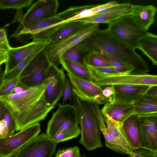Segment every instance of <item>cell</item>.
I'll list each match as a JSON object with an SVG mask.
<instances>
[{"label": "cell", "instance_id": "obj_35", "mask_svg": "<svg viewBox=\"0 0 157 157\" xmlns=\"http://www.w3.org/2000/svg\"><path fill=\"white\" fill-rule=\"evenodd\" d=\"M80 156L79 149L76 146L59 150L55 155V157H80Z\"/></svg>", "mask_w": 157, "mask_h": 157}, {"label": "cell", "instance_id": "obj_11", "mask_svg": "<svg viewBox=\"0 0 157 157\" xmlns=\"http://www.w3.org/2000/svg\"><path fill=\"white\" fill-rule=\"evenodd\" d=\"M72 86V90L82 100L99 105L105 104L113 100L105 97L101 87L92 82H88L75 77L67 73Z\"/></svg>", "mask_w": 157, "mask_h": 157}, {"label": "cell", "instance_id": "obj_27", "mask_svg": "<svg viewBox=\"0 0 157 157\" xmlns=\"http://www.w3.org/2000/svg\"><path fill=\"white\" fill-rule=\"evenodd\" d=\"M63 22V20L56 14L52 17L34 23L27 28L24 29L19 34L18 36H22L23 35H27L29 34L31 35L36 34L50 26Z\"/></svg>", "mask_w": 157, "mask_h": 157}, {"label": "cell", "instance_id": "obj_29", "mask_svg": "<svg viewBox=\"0 0 157 157\" xmlns=\"http://www.w3.org/2000/svg\"><path fill=\"white\" fill-rule=\"evenodd\" d=\"M95 53L122 75L130 74L134 70L133 68L131 66L120 62L106 54Z\"/></svg>", "mask_w": 157, "mask_h": 157}, {"label": "cell", "instance_id": "obj_36", "mask_svg": "<svg viewBox=\"0 0 157 157\" xmlns=\"http://www.w3.org/2000/svg\"><path fill=\"white\" fill-rule=\"evenodd\" d=\"M86 66L90 71L96 73L110 75H122L113 66L99 67Z\"/></svg>", "mask_w": 157, "mask_h": 157}, {"label": "cell", "instance_id": "obj_34", "mask_svg": "<svg viewBox=\"0 0 157 157\" xmlns=\"http://www.w3.org/2000/svg\"><path fill=\"white\" fill-rule=\"evenodd\" d=\"M19 76L10 80L3 82L0 87V98L13 93L15 88L19 82Z\"/></svg>", "mask_w": 157, "mask_h": 157}, {"label": "cell", "instance_id": "obj_47", "mask_svg": "<svg viewBox=\"0 0 157 157\" xmlns=\"http://www.w3.org/2000/svg\"><path fill=\"white\" fill-rule=\"evenodd\" d=\"M7 60L6 53L0 54V65L6 63Z\"/></svg>", "mask_w": 157, "mask_h": 157}, {"label": "cell", "instance_id": "obj_45", "mask_svg": "<svg viewBox=\"0 0 157 157\" xmlns=\"http://www.w3.org/2000/svg\"><path fill=\"white\" fill-rule=\"evenodd\" d=\"M6 108V107L4 103L0 99V120H1L3 115Z\"/></svg>", "mask_w": 157, "mask_h": 157}, {"label": "cell", "instance_id": "obj_16", "mask_svg": "<svg viewBox=\"0 0 157 157\" xmlns=\"http://www.w3.org/2000/svg\"><path fill=\"white\" fill-rule=\"evenodd\" d=\"M46 43L45 42L33 41L21 46L11 47L6 52L4 74L12 70L36 49Z\"/></svg>", "mask_w": 157, "mask_h": 157}, {"label": "cell", "instance_id": "obj_37", "mask_svg": "<svg viewBox=\"0 0 157 157\" xmlns=\"http://www.w3.org/2000/svg\"><path fill=\"white\" fill-rule=\"evenodd\" d=\"M128 157H157V152L143 148L133 150Z\"/></svg>", "mask_w": 157, "mask_h": 157}, {"label": "cell", "instance_id": "obj_42", "mask_svg": "<svg viewBox=\"0 0 157 157\" xmlns=\"http://www.w3.org/2000/svg\"><path fill=\"white\" fill-rule=\"evenodd\" d=\"M103 95L106 98L113 99L114 91L111 86H108L103 90Z\"/></svg>", "mask_w": 157, "mask_h": 157}, {"label": "cell", "instance_id": "obj_20", "mask_svg": "<svg viewBox=\"0 0 157 157\" xmlns=\"http://www.w3.org/2000/svg\"><path fill=\"white\" fill-rule=\"evenodd\" d=\"M103 119L116 142L128 153H131L132 150L126 137L123 127V123L110 118L108 115H103ZM128 154V155H129Z\"/></svg>", "mask_w": 157, "mask_h": 157}, {"label": "cell", "instance_id": "obj_1", "mask_svg": "<svg viewBox=\"0 0 157 157\" xmlns=\"http://www.w3.org/2000/svg\"><path fill=\"white\" fill-rule=\"evenodd\" d=\"M47 85L45 80L39 85L20 93L0 98L14 120L16 131L44 120L55 107L47 105L44 96Z\"/></svg>", "mask_w": 157, "mask_h": 157}, {"label": "cell", "instance_id": "obj_15", "mask_svg": "<svg viewBox=\"0 0 157 157\" xmlns=\"http://www.w3.org/2000/svg\"><path fill=\"white\" fill-rule=\"evenodd\" d=\"M113 100L132 103L145 94L152 86L147 85H115Z\"/></svg>", "mask_w": 157, "mask_h": 157}, {"label": "cell", "instance_id": "obj_21", "mask_svg": "<svg viewBox=\"0 0 157 157\" xmlns=\"http://www.w3.org/2000/svg\"><path fill=\"white\" fill-rule=\"evenodd\" d=\"M86 23L79 20L63 22L46 42L48 44L63 40L78 30Z\"/></svg>", "mask_w": 157, "mask_h": 157}, {"label": "cell", "instance_id": "obj_24", "mask_svg": "<svg viewBox=\"0 0 157 157\" xmlns=\"http://www.w3.org/2000/svg\"><path fill=\"white\" fill-rule=\"evenodd\" d=\"M131 8L108 13L97 14L85 18L78 20L86 23L110 24L124 16L131 15Z\"/></svg>", "mask_w": 157, "mask_h": 157}, {"label": "cell", "instance_id": "obj_40", "mask_svg": "<svg viewBox=\"0 0 157 157\" xmlns=\"http://www.w3.org/2000/svg\"><path fill=\"white\" fill-rule=\"evenodd\" d=\"M10 136L8 127L3 120H0V140Z\"/></svg>", "mask_w": 157, "mask_h": 157}, {"label": "cell", "instance_id": "obj_8", "mask_svg": "<svg viewBox=\"0 0 157 157\" xmlns=\"http://www.w3.org/2000/svg\"><path fill=\"white\" fill-rule=\"evenodd\" d=\"M59 5L57 0H39L34 3L22 17L18 28L11 37L17 38L24 29L37 21L55 16Z\"/></svg>", "mask_w": 157, "mask_h": 157}, {"label": "cell", "instance_id": "obj_3", "mask_svg": "<svg viewBox=\"0 0 157 157\" xmlns=\"http://www.w3.org/2000/svg\"><path fill=\"white\" fill-rule=\"evenodd\" d=\"M71 99L75 107L81 128L79 143L88 151L101 148L99 122L94 111L93 103L80 99L72 92Z\"/></svg>", "mask_w": 157, "mask_h": 157}, {"label": "cell", "instance_id": "obj_18", "mask_svg": "<svg viewBox=\"0 0 157 157\" xmlns=\"http://www.w3.org/2000/svg\"><path fill=\"white\" fill-rule=\"evenodd\" d=\"M157 10L152 5H132L131 15L140 28L147 31L154 23Z\"/></svg>", "mask_w": 157, "mask_h": 157}, {"label": "cell", "instance_id": "obj_28", "mask_svg": "<svg viewBox=\"0 0 157 157\" xmlns=\"http://www.w3.org/2000/svg\"><path fill=\"white\" fill-rule=\"evenodd\" d=\"M47 44L46 43L37 48L12 70L4 74L3 78V82H6L19 76L21 72L27 64L38 53L45 48Z\"/></svg>", "mask_w": 157, "mask_h": 157}, {"label": "cell", "instance_id": "obj_22", "mask_svg": "<svg viewBox=\"0 0 157 157\" xmlns=\"http://www.w3.org/2000/svg\"><path fill=\"white\" fill-rule=\"evenodd\" d=\"M137 48L150 59L153 65H157V36L148 33L139 40Z\"/></svg>", "mask_w": 157, "mask_h": 157}, {"label": "cell", "instance_id": "obj_14", "mask_svg": "<svg viewBox=\"0 0 157 157\" xmlns=\"http://www.w3.org/2000/svg\"><path fill=\"white\" fill-rule=\"evenodd\" d=\"M137 116L141 148L157 152V113Z\"/></svg>", "mask_w": 157, "mask_h": 157}, {"label": "cell", "instance_id": "obj_32", "mask_svg": "<svg viewBox=\"0 0 157 157\" xmlns=\"http://www.w3.org/2000/svg\"><path fill=\"white\" fill-rule=\"evenodd\" d=\"M33 1V0H0V8L21 9L29 6Z\"/></svg>", "mask_w": 157, "mask_h": 157}, {"label": "cell", "instance_id": "obj_38", "mask_svg": "<svg viewBox=\"0 0 157 157\" xmlns=\"http://www.w3.org/2000/svg\"><path fill=\"white\" fill-rule=\"evenodd\" d=\"M1 120H3L9 127L10 136L16 131V124L12 116L6 108Z\"/></svg>", "mask_w": 157, "mask_h": 157}, {"label": "cell", "instance_id": "obj_13", "mask_svg": "<svg viewBox=\"0 0 157 157\" xmlns=\"http://www.w3.org/2000/svg\"><path fill=\"white\" fill-rule=\"evenodd\" d=\"M57 144L42 133L28 142L13 157H52Z\"/></svg>", "mask_w": 157, "mask_h": 157}, {"label": "cell", "instance_id": "obj_10", "mask_svg": "<svg viewBox=\"0 0 157 157\" xmlns=\"http://www.w3.org/2000/svg\"><path fill=\"white\" fill-rule=\"evenodd\" d=\"M40 131V124L38 122L0 140V157H13L28 142L38 136Z\"/></svg>", "mask_w": 157, "mask_h": 157}, {"label": "cell", "instance_id": "obj_48", "mask_svg": "<svg viewBox=\"0 0 157 157\" xmlns=\"http://www.w3.org/2000/svg\"><path fill=\"white\" fill-rule=\"evenodd\" d=\"M4 75V71L3 70L1 65H0V87L3 82V78Z\"/></svg>", "mask_w": 157, "mask_h": 157}, {"label": "cell", "instance_id": "obj_30", "mask_svg": "<svg viewBox=\"0 0 157 157\" xmlns=\"http://www.w3.org/2000/svg\"><path fill=\"white\" fill-rule=\"evenodd\" d=\"M83 62L85 65L88 66L95 67H112L94 52L88 53L83 57Z\"/></svg>", "mask_w": 157, "mask_h": 157}, {"label": "cell", "instance_id": "obj_17", "mask_svg": "<svg viewBox=\"0 0 157 157\" xmlns=\"http://www.w3.org/2000/svg\"><path fill=\"white\" fill-rule=\"evenodd\" d=\"M101 111L102 115H107L111 118L122 123L135 113L132 103L113 100L105 104Z\"/></svg>", "mask_w": 157, "mask_h": 157}, {"label": "cell", "instance_id": "obj_33", "mask_svg": "<svg viewBox=\"0 0 157 157\" xmlns=\"http://www.w3.org/2000/svg\"><path fill=\"white\" fill-rule=\"evenodd\" d=\"M78 127L77 128L64 130L57 133L52 140L58 143L77 137L81 133Z\"/></svg>", "mask_w": 157, "mask_h": 157}, {"label": "cell", "instance_id": "obj_4", "mask_svg": "<svg viewBox=\"0 0 157 157\" xmlns=\"http://www.w3.org/2000/svg\"><path fill=\"white\" fill-rule=\"evenodd\" d=\"M99 30L98 24L86 23L78 30L66 38L48 44L45 50L51 64L57 67L60 64V59L64 53Z\"/></svg>", "mask_w": 157, "mask_h": 157}, {"label": "cell", "instance_id": "obj_49", "mask_svg": "<svg viewBox=\"0 0 157 157\" xmlns=\"http://www.w3.org/2000/svg\"><path fill=\"white\" fill-rule=\"evenodd\" d=\"M5 45V44H4L3 43H1V42H0V46H2V45Z\"/></svg>", "mask_w": 157, "mask_h": 157}, {"label": "cell", "instance_id": "obj_25", "mask_svg": "<svg viewBox=\"0 0 157 157\" xmlns=\"http://www.w3.org/2000/svg\"><path fill=\"white\" fill-rule=\"evenodd\" d=\"M132 104L137 116L157 113V96L146 93Z\"/></svg>", "mask_w": 157, "mask_h": 157}, {"label": "cell", "instance_id": "obj_50", "mask_svg": "<svg viewBox=\"0 0 157 157\" xmlns=\"http://www.w3.org/2000/svg\"><path fill=\"white\" fill-rule=\"evenodd\" d=\"M80 157H86V156L85 155H83V156L81 155Z\"/></svg>", "mask_w": 157, "mask_h": 157}, {"label": "cell", "instance_id": "obj_39", "mask_svg": "<svg viewBox=\"0 0 157 157\" xmlns=\"http://www.w3.org/2000/svg\"><path fill=\"white\" fill-rule=\"evenodd\" d=\"M72 86L69 79L66 78L63 93V99L61 104L64 105L67 100H71L72 95Z\"/></svg>", "mask_w": 157, "mask_h": 157}, {"label": "cell", "instance_id": "obj_44", "mask_svg": "<svg viewBox=\"0 0 157 157\" xmlns=\"http://www.w3.org/2000/svg\"><path fill=\"white\" fill-rule=\"evenodd\" d=\"M28 89L21 85L19 82L15 88L13 93H19Z\"/></svg>", "mask_w": 157, "mask_h": 157}, {"label": "cell", "instance_id": "obj_12", "mask_svg": "<svg viewBox=\"0 0 157 157\" xmlns=\"http://www.w3.org/2000/svg\"><path fill=\"white\" fill-rule=\"evenodd\" d=\"M63 69L51 64L47 71L44 96L49 107H55L63 96L66 79Z\"/></svg>", "mask_w": 157, "mask_h": 157}, {"label": "cell", "instance_id": "obj_6", "mask_svg": "<svg viewBox=\"0 0 157 157\" xmlns=\"http://www.w3.org/2000/svg\"><path fill=\"white\" fill-rule=\"evenodd\" d=\"M45 48L30 61L20 74L19 83L27 89L36 86L45 81L51 65Z\"/></svg>", "mask_w": 157, "mask_h": 157}, {"label": "cell", "instance_id": "obj_9", "mask_svg": "<svg viewBox=\"0 0 157 157\" xmlns=\"http://www.w3.org/2000/svg\"><path fill=\"white\" fill-rule=\"evenodd\" d=\"M89 72L92 78V82L101 87L120 85L157 86L156 75L148 74L139 75L129 74L110 75Z\"/></svg>", "mask_w": 157, "mask_h": 157}, {"label": "cell", "instance_id": "obj_7", "mask_svg": "<svg viewBox=\"0 0 157 157\" xmlns=\"http://www.w3.org/2000/svg\"><path fill=\"white\" fill-rule=\"evenodd\" d=\"M48 123L46 134L53 140L59 132L78 127V120L76 109L73 105L59 104Z\"/></svg>", "mask_w": 157, "mask_h": 157}, {"label": "cell", "instance_id": "obj_46", "mask_svg": "<svg viewBox=\"0 0 157 157\" xmlns=\"http://www.w3.org/2000/svg\"><path fill=\"white\" fill-rule=\"evenodd\" d=\"M11 48L10 46L3 45L0 46V54L6 53Z\"/></svg>", "mask_w": 157, "mask_h": 157}, {"label": "cell", "instance_id": "obj_43", "mask_svg": "<svg viewBox=\"0 0 157 157\" xmlns=\"http://www.w3.org/2000/svg\"><path fill=\"white\" fill-rule=\"evenodd\" d=\"M146 94L157 96V86H152L148 90Z\"/></svg>", "mask_w": 157, "mask_h": 157}, {"label": "cell", "instance_id": "obj_26", "mask_svg": "<svg viewBox=\"0 0 157 157\" xmlns=\"http://www.w3.org/2000/svg\"><path fill=\"white\" fill-rule=\"evenodd\" d=\"M60 64L67 73L78 78L88 82H92L90 72L85 64H81L70 60L61 59Z\"/></svg>", "mask_w": 157, "mask_h": 157}, {"label": "cell", "instance_id": "obj_2", "mask_svg": "<svg viewBox=\"0 0 157 157\" xmlns=\"http://www.w3.org/2000/svg\"><path fill=\"white\" fill-rule=\"evenodd\" d=\"M77 46L85 52L104 54L131 66L134 70L130 75H144L150 71L148 63L141 56L113 37L106 29H100Z\"/></svg>", "mask_w": 157, "mask_h": 157}, {"label": "cell", "instance_id": "obj_31", "mask_svg": "<svg viewBox=\"0 0 157 157\" xmlns=\"http://www.w3.org/2000/svg\"><path fill=\"white\" fill-rule=\"evenodd\" d=\"M85 53L77 45L68 50L61 56V59L70 60L81 64H84L83 62L82 54Z\"/></svg>", "mask_w": 157, "mask_h": 157}, {"label": "cell", "instance_id": "obj_23", "mask_svg": "<svg viewBox=\"0 0 157 157\" xmlns=\"http://www.w3.org/2000/svg\"><path fill=\"white\" fill-rule=\"evenodd\" d=\"M93 105L94 112L99 122L101 132L105 137L106 146L117 152L128 155V151L116 142L109 130L106 126L99 105L93 103Z\"/></svg>", "mask_w": 157, "mask_h": 157}, {"label": "cell", "instance_id": "obj_41", "mask_svg": "<svg viewBox=\"0 0 157 157\" xmlns=\"http://www.w3.org/2000/svg\"><path fill=\"white\" fill-rule=\"evenodd\" d=\"M0 42L10 46L6 35V32L4 28H0Z\"/></svg>", "mask_w": 157, "mask_h": 157}, {"label": "cell", "instance_id": "obj_5", "mask_svg": "<svg viewBox=\"0 0 157 157\" xmlns=\"http://www.w3.org/2000/svg\"><path fill=\"white\" fill-rule=\"evenodd\" d=\"M106 29L115 39L134 50L137 48L139 39L148 33L140 28L130 15L109 24Z\"/></svg>", "mask_w": 157, "mask_h": 157}, {"label": "cell", "instance_id": "obj_19", "mask_svg": "<svg viewBox=\"0 0 157 157\" xmlns=\"http://www.w3.org/2000/svg\"><path fill=\"white\" fill-rule=\"evenodd\" d=\"M123 127L126 138L132 151L141 148L138 116L134 114L129 117L123 123Z\"/></svg>", "mask_w": 157, "mask_h": 157}]
</instances>
